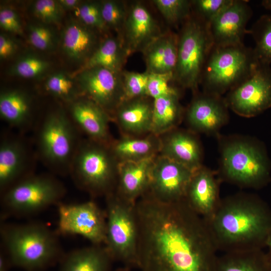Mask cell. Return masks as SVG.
Masks as SVG:
<instances>
[{
	"mask_svg": "<svg viewBox=\"0 0 271 271\" xmlns=\"http://www.w3.org/2000/svg\"><path fill=\"white\" fill-rule=\"evenodd\" d=\"M229 109L239 116H256L271 107L270 65L258 62L250 74L224 97Z\"/></svg>",
	"mask_w": 271,
	"mask_h": 271,
	"instance_id": "cell-11",
	"label": "cell"
},
{
	"mask_svg": "<svg viewBox=\"0 0 271 271\" xmlns=\"http://www.w3.org/2000/svg\"><path fill=\"white\" fill-rule=\"evenodd\" d=\"M54 37L52 31L42 25H31L29 28V40L36 48L45 51L54 45Z\"/></svg>",
	"mask_w": 271,
	"mask_h": 271,
	"instance_id": "cell-42",
	"label": "cell"
},
{
	"mask_svg": "<svg viewBox=\"0 0 271 271\" xmlns=\"http://www.w3.org/2000/svg\"><path fill=\"white\" fill-rule=\"evenodd\" d=\"M216 271H271L262 249L224 252L218 256Z\"/></svg>",
	"mask_w": 271,
	"mask_h": 271,
	"instance_id": "cell-30",
	"label": "cell"
},
{
	"mask_svg": "<svg viewBox=\"0 0 271 271\" xmlns=\"http://www.w3.org/2000/svg\"><path fill=\"white\" fill-rule=\"evenodd\" d=\"M2 248L12 266L42 271L59 262L64 254L56 233L38 222L3 224Z\"/></svg>",
	"mask_w": 271,
	"mask_h": 271,
	"instance_id": "cell-4",
	"label": "cell"
},
{
	"mask_svg": "<svg viewBox=\"0 0 271 271\" xmlns=\"http://www.w3.org/2000/svg\"><path fill=\"white\" fill-rule=\"evenodd\" d=\"M17 46L10 38L4 34L0 35V58L6 59L15 54Z\"/></svg>",
	"mask_w": 271,
	"mask_h": 271,
	"instance_id": "cell-44",
	"label": "cell"
},
{
	"mask_svg": "<svg viewBox=\"0 0 271 271\" xmlns=\"http://www.w3.org/2000/svg\"><path fill=\"white\" fill-rule=\"evenodd\" d=\"M63 10L58 1L38 0L33 5L34 14L48 24L58 23L61 19Z\"/></svg>",
	"mask_w": 271,
	"mask_h": 271,
	"instance_id": "cell-41",
	"label": "cell"
},
{
	"mask_svg": "<svg viewBox=\"0 0 271 271\" xmlns=\"http://www.w3.org/2000/svg\"><path fill=\"white\" fill-rule=\"evenodd\" d=\"M198 134L188 128H174L159 136V155L183 165L194 172L203 164L204 151Z\"/></svg>",
	"mask_w": 271,
	"mask_h": 271,
	"instance_id": "cell-17",
	"label": "cell"
},
{
	"mask_svg": "<svg viewBox=\"0 0 271 271\" xmlns=\"http://www.w3.org/2000/svg\"><path fill=\"white\" fill-rule=\"evenodd\" d=\"M153 2L166 20L172 24L183 23L191 15V1L154 0Z\"/></svg>",
	"mask_w": 271,
	"mask_h": 271,
	"instance_id": "cell-34",
	"label": "cell"
},
{
	"mask_svg": "<svg viewBox=\"0 0 271 271\" xmlns=\"http://www.w3.org/2000/svg\"><path fill=\"white\" fill-rule=\"evenodd\" d=\"M216 138L219 153L216 171L221 182L255 189L269 182V161L264 148L258 141L237 134L219 133Z\"/></svg>",
	"mask_w": 271,
	"mask_h": 271,
	"instance_id": "cell-3",
	"label": "cell"
},
{
	"mask_svg": "<svg viewBox=\"0 0 271 271\" xmlns=\"http://www.w3.org/2000/svg\"><path fill=\"white\" fill-rule=\"evenodd\" d=\"M58 2L63 10L76 9L80 5L78 0H60Z\"/></svg>",
	"mask_w": 271,
	"mask_h": 271,
	"instance_id": "cell-46",
	"label": "cell"
},
{
	"mask_svg": "<svg viewBox=\"0 0 271 271\" xmlns=\"http://www.w3.org/2000/svg\"><path fill=\"white\" fill-rule=\"evenodd\" d=\"M193 93L191 102L185 109L183 120L187 128L198 134L216 138L229 119L224 97L198 90Z\"/></svg>",
	"mask_w": 271,
	"mask_h": 271,
	"instance_id": "cell-14",
	"label": "cell"
},
{
	"mask_svg": "<svg viewBox=\"0 0 271 271\" xmlns=\"http://www.w3.org/2000/svg\"><path fill=\"white\" fill-rule=\"evenodd\" d=\"M258 62L253 49L244 44L213 46L201 76L202 91L222 96L245 79Z\"/></svg>",
	"mask_w": 271,
	"mask_h": 271,
	"instance_id": "cell-6",
	"label": "cell"
},
{
	"mask_svg": "<svg viewBox=\"0 0 271 271\" xmlns=\"http://www.w3.org/2000/svg\"><path fill=\"white\" fill-rule=\"evenodd\" d=\"M44 86L49 94L69 104L83 96L79 85L62 73L51 75Z\"/></svg>",
	"mask_w": 271,
	"mask_h": 271,
	"instance_id": "cell-33",
	"label": "cell"
},
{
	"mask_svg": "<svg viewBox=\"0 0 271 271\" xmlns=\"http://www.w3.org/2000/svg\"><path fill=\"white\" fill-rule=\"evenodd\" d=\"M149 75L147 71L143 73L122 71L124 100L148 96Z\"/></svg>",
	"mask_w": 271,
	"mask_h": 271,
	"instance_id": "cell-36",
	"label": "cell"
},
{
	"mask_svg": "<svg viewBox=\"0 0 271 271\" xmlns=\"http://www.w3.org/2000/svg\"><path fill=\"white\" fill-rule=\"evenodd\" d=\"M122 72L97 66L82 69L78 75V85L83 96L104 109L111 119L124 99Z\"/></svg>",
	"mask_w": 271,
	"mask_h": 271,
	"instance_id": "cell-13",
	"label": "cell"
},
{
	"mask_svg": "<svg viewBox=\"0 0 271 271\" xmlns=\"http://www.w3.org/2000/svg\"><path fill=\"white\" fill-rule=\"evenodd\" d=\"M156 157L138 162H119L115 193L125 201L135 205L149 190Z\"/></svg>",
	"mask_w": 271,
	"mask_h": 271,
	"instance_id": "cell-23",
	"label": "cell"
},
{
	"mask_svg": "<svg viewBox=\"0 0 271 271\" xmlns=\"http://www.w3.org/2000/svg\"><path fill=\"white\" fill-rule=\"evenodd\" d=\"M178 35L162 34L143 52L148 72L174 73L178 55Z\"/></svg>",
	"mask_w": 271,
	"mask_h": 271,
	"instance_id": "cell-24",
	"label": "cell"
},
{
	"mask_svg": "<svg viewBox=\"0 0 271 271\" xmlns=\"http://www.w3.org/2000/svg\"><path fill=\"white\" fill-rule=\"evenodd\" d=\"M113 261L104 245L92 244L64 254L58 271H110Z\"/></svg>",
	"mask_w": 271,
	"mask_h": 271,
	"instance_id": "cell-26",
	"label": "cell"
},
{
	"mask_svg": "<svg viewBox=\"0 0 271 271\" xmlns=\"http://www.w3.org/2000/svg\"><path fill=\"white\" fill-rule=\"evenodd\" d=\"M248 31L255 41L253 49L257 59L271 65V15L261 16Z\"/></svg>",
	"mask_w": 271,
	"mask_h": 271,
	"instance_id": "cell-32",
	"label": "cell"
},
{
	"mask_svg": "<svg viewBox=\"0 0 271 271\" xmlns=\"http://www.w3.org/2000/svg\"><path fill=\"white\" fill-rule=\"evenodd\" d=\"M173 82V73H150L147 85V95L155 99L168 94L180 92L176 87L171 85V82Z\"/></svg>",
	"mask_w": 271,
	"mask_h": 271,
	"instance_id": "cell-39",
	"label": "cell"
},
{
	"mask_svg": "<svg viewBox=\"0 0 271 271\" xmlns=\"http://www.w3.org/2000/svg\"><path fill=\"white\" fill-rule=\"evenodd\" d=\"M66 192L54 176L32 173L1 193V218L27 216L58 205Z\"/></svg>",
	"mask_w": 271,
	"mask_h": 271,
	"instance_id": "cell-8",
	"label": "cell"
},
{
	"mask_svg": "<svg viewBox=\"0 0 271 271\" xmlns=\"http://www.w3.org/2000/svg\"><path fill=\"white\" fill-rule=\"evenodd\" d=\"M76 10V14L82 24L102 31L107 29L102 16L101 2H84L80 4Z\"/></svg>",
	"mask_w": 271,
	"mask_h": 271,
	"instance_id": "cell-37",
	"label": "cell"
},
{
	"mask_svg": "<svg viewBox=\"0 0 271 271\" xmlns=\"http://www.w3.org/2000/svg\"><path fill=\"white\" fill-rule=\"evenodd\" d=\"M123 30L124 37L122 40L129 54L143 52L162 34L150 12L139 3L132 5L127 12Z\"/></svg>",
	"mask_w": 271,
	"mask_h": 271,
	"instance_id": "cell-22",
	"label": "cell"
},
{
	"mask_svg": "<svg viewBox=\"0 0 271 271\" xmlns=\"http://www.w3.org/2000/svg\"><path fill=\"white\" fill-rule=\"evenodd\" d=\"M62 42L65 53L74 61L87 60L97 48V37L92 28L75 21L65 28Z\"/></svg>",
	"mask_w": 271,
	"mask_h": 271,
	"instance_id": "cell-28",
	"label": "cell"
},
{
	"mask_svg": "<svg viewBox=\"0 0 271 271\" xmlns=\"http://www.w3.org/2000/svg\"><path fill=\"white\" fill-rule=\"evenodd\" d=\"M49 64L46 60L33 55L21 58L11 68L10 74L25 78L38 77L49 68Z\"/></svg>",
	"mask_w": 271,
	"mask_h": 271,
	"instance_id": "cell-35",
	"label": "cell"
},
{
	"mask_svg": "<svg viewBox=\"0 0 271 271\" xmlns=\"http://www.w3.org/2000/svg\"><path fill=\"white\" fill-rule=\"evenodd\" d=\"M221 182L217 171L204 165L193 173L184 199L205 220L213 216L219 205Z\"/></svg>",
	"mask_w": 271,
	"mask_h": 271,
	"instance_id": "cell-18",
	"label": "cell"
},
{
	"mask_svg": "<svg viewBox=\"0 0 271 271\" xmlns=\"http://www.w3.org/2000/svg\"><path fill=\"white\" fill-rule=\"evenodd\" d=\"M178 36L174 82L194 92L198 90L204 64L213 46L207 24L191 13Z\"/></svg>",
	"mask_w": 271,
	"mask_h": 271,
	"instance_id": "cell-10",
	"label": "cell"
},
{
	"mask_svg": "<svg viewBox=\"0 0 271 271\" xmlns=\"http://www.w3.org/2000/svg\"><path fill=\"white\" fill-rule=\"evenodd\" d=\"M110 147L118 163L138 162L157 157L161 141L159 136L152 132L140 137L121 136L112 140Z\"/></svg>",
	"mask_w": 271,
	"mask_h": 271,
	"instance_id": "cell-25",
	"label": "cell"
},
{
	"mask_svg": "<svg viewBox=\"0 0 271 271\" xmlns=\"http://www.w3.org/2000/svg\"><path fill=\"white\" fill-rule=\"evenodd\" d=\"M252 15L248 1L232 2L208 24V30L214 46H227L244 44L246 29Z\"/></svg>",
	"mask_w": 271,
	"mask_h": 271,
	"instance_id": "cell-16",
	"label": "cell"
},
{
	"mask_svg": "<svg viewBox=\"0 0 271 271\" xmlns=\"http://www.w3.org/2000/svg\"><path fill=\"white\" fill-rule=\"evenodd\" d=\"M261 5L266 10L271 12V0H263L261 1Z\"/></svg>",
	"mask_w": 271,
	"mask_h": 271,
	"instance_id": "cell-48",
	"label": "cell"
},
{
	"mask_svg": "<svg viewBox=\"0 0 271 271\" xmlns=\"http://www.w3.org/2000/svg\"><path fill=\"white\" fill-rule=\"evenodd\" d=\"M79 132L62 108L48 113L36 135L37 154L55 173L69 174L71 162L81 140Z\"/></svg>",
	"mask_w": 271,
	"mask_h": 271,
	"instance_id": "cell-7",
	"label": "cell"
},
{
	"mask_svg": "<svg viewBox=\"0 0 271 271\" xmlns=\"http://www.w3.org/2000/svg\"><path fill=\"white\" fill-rule=\"evenodd\" d=\"M128 55L123 40L107 38L87 60L82 69L98 66L121 72Z\"/></svg>",
	"mask_w": 271,
	"mask_h": 271,
	"instance_id": "cell-31",
	"label": "cell"
},
{
	"mask_svg": "<svg viewBox=\"0 0 271 271\" xmlns=\"http://www.w3.org/2000/svg\"><path fill=\"white\" fill-rule=\"evenodd\" d=\"M154 99L148 96L124 100L112 116L121 136L140 137L151 132Z\"/></svg>",
	"mask_w": 271,
	"mask_h": 271,
	"instance_id": "cell-20",
	"label": "cell"
},
{
	"mask_svg": "<svg viewBox=\"0 0 271 271\" xmlns=\"http://www.w3.org/2000/svg\"><path fill=\"white\" fill-rule=\"evenodd\" d=\"M180 97L178 92L154 99L151 132L160 136L179 127L183 121L185 109Z\"/></svg>",
	"mask_w": 271,
	"mask_h": 271,
	"instance_id": "cell-29",
	"label": "cell"
},
{
	"mask_svg": "<svg viewBox=\"0 0 271 271\" xmlns=\"http://www.w3.org/2000/svg\"><path fill=\"white\" fill-rule=\"evenodd\" d=\"M118 162L110 144L81 139L71 163L69 174L80 189L94 197L115 192Z\"/></svg>",
	"mask_w": 271,
	"mask_h": 271,
	"instance_id": "cell-5",
	"label": "cell"
},
{
	"mask_svg": "<svg viewBox=\"0 0 271 271\" xmlns=\"http://www.w3.org/2000/svg\"><path fill=\"white\" fill-rule=\"evenodd\" d=\"M32 98L18 89L3 91L0 95V116L11 127L25 130L33 124Z\"/></svg>",
	"mask_w": 271,
	"mask_h": 271,
	"instance_id": "cell-27",
	"label": "cell"
},
{
	"mask_svg": "<svg viewBox=\"0 0 271 271\" xmlns=\"http://www.w3.org/2000/svg\"><path fill=\"white\" fill-rule=\"evenodd\" d=\"M103 19L107 26L116 30L123 29L127 12L123 3L116 1L101 2Z\"/></svg>",
	"mask_w": 271,
	"mask_h": 271,
	"instance_id": "cell-40",
	"label": "cell"
},
{
	"mask_svg": "<svg viewBox=\"0 0 271 271\" xmlns=\"http://www.w3.org/2000/svg\"><path fill=\"white\" fill-rule=\"evenodd\" d=\"M267 248V252H266L268 259L271 264V233L269 234L265 244V247Z\"/></svg>",
	"mask_w": 271,
	"mask_h": 271,
	"instance_id": "cell-47",
	"label": "cell"
},
{
	"mask_svg": "<svg viewBox=\"0 0 271 271\" xmlns=\"http://www.w3.org/2000/svg\"><path fill=\"white\" fill-rule=\"evenodd\" d=\"M70 119L85 138L110 144L113 139L109 132L110 115L101 107L83 96L69 104Z\"/></svg>",
	"mask_w": 271,
	"mask_h": 271,
	"instance_id": "cell-19",
	"label": "cell"
},
{
	"mask_svg": "<svg viewBox=\"0 0 271 271\" xmlns=\"http://www.w3.org/2000/svg\"><path fill=\"white\" fill-rule=\"evenodd\" d=\"M232 2V0L191 1V12L208 24Z\"/></svg>",
	"mask_w": 271,
	"mask_h": 271,
	"instance_id": "cell-38",
	"label": "cell"
},
{
	"mask_svg": "<svg viewBox=\"0 0 271 271\" xmlns=\"http://www.w3.org/2000/svg\"><path fill=\"white\" fill-rule=\"evenodd\" d=\"M30 154L26 143L17 137L6 138L0 145V190L2 193L32 174L29 169Z\"/></svg>",
	"mask_w": 271,
	"mask_h": 271,
	"instance_id": "cell-21",
	"label": "cell"
},
{
	"mask_svg": "<svg viewBox=\"0 0 271 271\" xmlns=\"http://www.w3.org/2000/svg\"><path fill=\"white\" fill-rule=\"evenodd\" d=\"M205 221L218 251L223 253L263 249L271 233V209L252 194L238 193L221 199Z\"/></svg>",
	"mask_w": 271,
	"mask_h": 271,
	"instance_id": "cell-2",
	"label": "cell"
},
{
	"mask_svg": "<svg viewBox=\"0 0 271 271\" xmlns=\"http://www.w3.org/2000/svg\"><path fill=\"white\" fill-rule=\"evenodd\" d=\"M137 267L141 271H216L218 251L208 225L185 199L136 202Z\"/></svg>",
	"mask_w": 271,
	"mask_h": 271,
	"instance_id": "cell-1",
	"label": "cell"
},
{
	"mask_svg": "<svg viewBox=\"0 0 271 271\" xmlns=\"http://www.w3.org/2000/svg\"><path fill=\"white\" fill-rule=\"evenodd\" d=\"M115 271H130V268L123 267L122 268H118Z\"/></svg>",
	"mask_w": 271,
	"mask_h": 271,
	"instance_id": "cell-49",
	"label": "cell"
},
{
	"mask_svg": "<svg viewBox=\"0 0 271 271\" xmlns=\"http://www.w3.org/2000/svg\"><path fill=\"white\" fill-rule=\"evenodd\" d=\"M11 266L12 265L7 254L4 249L1 248L0 252V271H9Z\"/></svg>",
	"mask_w": 271,
	"mask_h": 271,
	"instance_id": "cell-45",
	"label": "cell"
},
{
	"mask_svg": "<svg viewBox=\"0 0 271 271\" xmlns=\"http://www.w3.org/2000/svg\"><path fill=\"white\" fill-rule=\"evenodd\" d=\"M0 26L6 31L21 35L22 26L17 13L9 8H3L0 10Z\"/></svg>",
	"mask_w": 271,
	"mask_h": 271,
	"instance_id": "cell-43",
	"label": "cell"
},
{
	"mask_svg": "<svg viewBox=\"0 0 271 271\" xmlns=\"http://www.w3.org/2000/svg\"><path fill=\"white\" fill-rule=\"evenodd\" d=\"M193 173L183 165L158 155L154 160L147 193L163 203L183 200Z\"/></svg>",
	"mask_w": 271,
	"mask_h": 271,
	"instance_id": "cell-15",
	"label": "cell"
},
{
	"mask_svg": "<svg viewBox=\"0 0 271 271\" xmlns=\"http://www.w3.org/2000/svg\"><path fill=\"white\" fill-rule=\"evenodd\" d=\"M57 234L81 236L92 244L104 245L106 240V216L93 201L57 205Z\"/></svg>",
	"mask_w": 271,
	"mask_h": 271,
	"instance_id": "cell-12",
	"label": "cell"
},
{
	"mask_svg": "<svg viewBox=\"0 0 271 271\" xmlns=\"http://www.w3.org/2000/svg\"><path fill=\"white\" fill-rule=\"evenodd\" d=\"M106 216L104 246L113 261L130 268L137 267L138 225L135 205L115 192L105 197Z\"/></svg>",
	"mask_w": 271,
	"mask_h": 271,
	"instance_id": "cell-9",
	"label": "cell"
}]
</instances>
